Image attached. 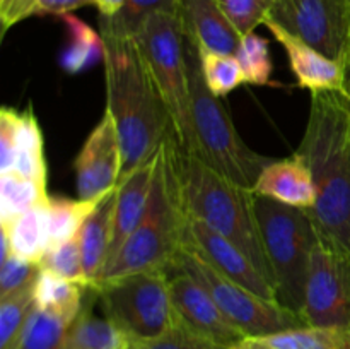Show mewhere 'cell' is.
Listing matches in <instances>:
<instances>
[{
    "label": "cell",
    "mask_w": 350,
    "mask_h": 349,
    "mask_svg": "<svg viewBox=\"0 0 350 349\" xmlns=\"http://www.w3.org/2000/svg\"><path fill=\"white\" fill-rule=\"evenodd\" d=\"M191 96V156L246 188L255 187L270 157L255 153L241 139L221 98L212 94L204 81L198 51L187 41Z\"/></svg>",
    "instance_id": "5"
},
{
    "label": "cell",
    "mask_w": 350,
    "mask_h": 349,
    "mask_svg": "<svg viewBox=\"0 0 350 349\" xmlns=\"http://www.w3.org/2000/svg\"><path fill=\"white\" fill-rule=\"evenodd\" d=\"M263 26L272 33L289 58V65L299 88L311 92L344 91L345 74L340 62L328 58L306 41L284 29L275 21L267 17Z\"/></svg>",
    "instance_id": "15"
},
{
    "label": "cell",
    "mask_w": 350,
    "mask_h": 349,
    "mask_svg": "<svg viewBox=\"0 0 350 349\" xmlns=\"http://www.w3.org/2000/svg\"><path fill=\"white\" fill-rule=\"evenodd\" d=\"M317 188L310 211L318 238L350 257V94L311 92V108L303 140L296 151Z\"/></svg>",
    "instance_id": "1"
},
{
    "label": "cell",
    "mask_w": 350,
    "mask_h": 349,
    "mask_svg": "<svg viewBox=\"0 0 350 349\" xmlns=\"http://www.w3.org/2000/svg\"><path fill=\"white\" fill-rule=\"evenodd\" d=\"M50 195L44 185L17 173L0 174V222L10 221L23 212L46 205Z\"/></svg>",
    "instance_id": "27"
},
{
    "label": "cell",
    "mask_w": 350,
    "mask_h": 349,
    "mask_svg": "<svg viewBox=\"0 0 350 349\" xmlns=\"http://www.w3.org/2000/svg\"><path fill=\"white\" fill-rule=\"evenodd\" d=\"M41 266L31 260H24L21 257L10 253L2 259L0 267V298H5L23 287L31 286L40 274Z\"/></svg>",
    "instance_id": "37"
},
{
    "label": "cell",
    "mask_w": 350,
    "mask_h": 349,
    "mask_svg": "<svg viewBox=\"0 0 350 349\" xmlns=\"http://www.w3.org/2000/svg\"><path fill=\"white\" fill-rule=\"evenodd\" d=\"M253 192L291 207L311 211L317 204V188L306 161L294 153L286 159L267 163L256 180Z\"/></svg>",
    "instance_id": "17"
},
{
    "label": "cell",
    "mask_w": 350,
    "mask_h": 349,
    "mask_svg": "<svg viewBox=\"0 0 350 349\" xmlns=\"http://www.w3.org/2000/svg\"><path fill=\"white\" fill-rule=\"evenodd\" d=\"M197 51L198 58H200L204 81L207 88L211 89L212 94H215L217 98H224V96H228L229 92H232L245 82L243 68L236 55L219 53V51L211 50H198V48Z\"/></svg>",
    "instance_id": "31"
},
{
    "label": "cell",
    "mask_w": 350,
    "mask_h": 349,
    "mask_svg": "<svg viewBox=\"0 0 350 349\" xmlns=\"http://www.w3.org/2000/svg\"><path fill=\"white\" fill-rule=\"evenodd\" d=\"M70 325L65 318L34 307L17 349H67Z\"/></svg>",
    "instance_id": "29"
},
{
    "label": "cell",
    "mask_w": 350,
    "mask_h": 349,
    "mask_svg": "<svg viewBox=\"0 0 350 349\" xmlns=\"http://www.w3.org/2000/svg\"><path fill=\"white\" fill-rule=\"evenodd\" d=\"M231 349H350V327L301 325L258 337H245Z\"/></svg>",
    "instance_id": "21"
},
{
    "label": "cell",
    "mask_w": 350,
    "mask_h": 349,
    "mask_svg": "<svg viewBox=\"0 0 350 349\" xmlns=\"http://www.w3.org/2000/svg\"><path fill=\"white\" fill-rule=\"evenodd\" d=\"M299 317L306 325L350 327V257L318 238Z\"/></svg>",
    "instance_id": "10"
},
{
    "label": "cell",
    "mask_w": 350,
    "mask_h": 349,
    "mask_svg": "<svg viewBox=\"0 0 350 349\" xmlns=\"http://www.w3.org/2000/svg\"><path fill=\"white\" fill-rule=\"evenodd\" d=\"M101 198H92V201L77 198V201H72V198L64 197H50L46 212L51 245L75 238L81 233V228L85 219H88V216L94 211V207L99 204Z\"/></svg>",
    "instance_id": "28"
},
{
    "label": "cell",
    "mask_w": 350,
    "mask_h": 349,
    "mask_svg": "<svg viewBox=\"0 0 350 349\" xmlns=\"http://www.w3.org/2000/svg\"><path fill=\"white\" fill-rule=\"evenodd\" d=\"M125 0H92V5L98 7L101 17H111L123 7Z\"/></svg>",
    "instance_id": "39"
},
{
    "label": "cell",
    "mask_w": 350,
    "mask_h": 349,
    "mask_svg": "<svg viewBox=\"0 0 350 349\" xmlns=\"http://www.w3.org/2000/svg\"><path fill=\"white\" fill-rule=\"evenodd\" d=\"M174 164L187 214L204 221L208 228L238 246L273 284L256 219L255 192L229 180L198 157L181 151L176 140Z\"/></svg>",
    "instance_id": "3"
},
{
    "label": "cell",
    "mask_w": 350,
    "mask_h": 349,
    "mask_svg": "<svg viewBox=\"0 0 350 349\" xmlns=\"http://www.w3.org/2000/svg\"><path fill=\"white\" fill-rule=\"evenodd\" d=\"M103 40L106 47L103 60L108 96L106 109L111 113L118 132L122 180L157 154L161 146L174 137V129L135 41L113 36H103Z\"/></svg>",
    "instance_id": "2"
},
{
    "label": "cell",
    "mask_w": 350,
    "mask_h": 349,
    "mask_svg": "<svg viewBox=\"0 0 350 349\" xmlns=\"http://www.w3.org/2000/svg\"><path fill=\"white\" fill-rule=\"evenodd\" d=\"M133 41L139 47L166 105L178 147L190 154L193 146L190 70L187 38L180 17L174 12L152 14L133 36Z\"/></svg>",
    "instance_id": "7"
},
{
    "label": "cell",
    "mask_w": 350,
    "mask_h": 349,
    "mask_svg": "<svg viewBox=\"0 0 350 349\" xmlns=\"http://www.w3.org/2000/svg\"><path fill=\"white\" fill-rule=\"evenodd\" d=\"M171 298L181 324L215 344L231 349L246 337L219 308L204 286L183 270L171 274Z\"/></svg>",
    "instance_id": "14"
},
{
    "label": "cell",
    "mask_w": 350,
    "mask_h": 349,
    "mask_svg": "<svg viewBox=\"0 0 350 349\" xmlns=\"http://www.w3.org/2000/svg\"><path fill=\"white\" fill-rule=\"evenodd\" d=\"M75 187L82 201L105 197L118 185L122 174V149L111 113L105 109L91 130L74 163Z\"/></svg>",
    "instance_id": "13"
},
{
    "label": "cell",
    "mask_w": 350,
    "mask_h": 349,
    "mask_svg": "<svg viewBox=\"0 0 350 349\" xmlns=\"http://www.w3.org/2000/svg\"><path fill=\"white\" fill-rule=\"evenodd\" d=\"M92 5V0H19L16 7L7 16L0 17L2 33H7L21 21L34 16H65L82 7Z\"/></svg>",
    "instance_id": "34"
},
{
    "label": "cell",
    "mask_w": 350,
    "mask_h": 349,
    "mask_svg": "<svg viewBox=\"0 0 350 349\" xmlns=\"http://www.w3.org/2000/svg\"><path fill=\"white\" fill-rule=\"evenodd\" d=\"M41 269H46L64 279L77 283L81 286L89 287L88 276L84 270V260H82L81 243H79V235L75 238L67 240V242L57 243L48 248L44 257L40 262Z\"/></svg>",
    "instance_id": "33"
},
{
    "label": "cell",
    "mask_w": 350,
    "mask_h": 349,
    "mask_svg": "<svg viewBox=\"0 0 350 349\" xmlns=\"http://www.w3.org/2000/svg\"><path fill=\"white\" fill-rule=\"evenodd\" d=\"M342 67H344V74H345V91L350 94V36H349L347 51H345V58L344 62H342Z\"/></svg>",
    "instance_id": "40"
},
{
    "label": "cell",
    "mask_w": 350,
    "mask_h": 349,
    "mask_svg": "<svg viewBox=\"0 0 350 349\" xmlns=\"http://www.w3.org/2000/svg\"><path fill=\"white\" fill-rule=\"evenodd\" d=\"M269 19L328 58L344 62L350 36V0H273Z\"/></svg>",
    "instance_id": "11"
},
{
    "label": "cell",
    "mask_w": 350,
    "mask_h": 349,
    "mask_svg": "<svg viewBox=\"0 0 350 349\" xmlns=\"http://www.w3.org/2000/svg\"><path fill=\"white\" fill-rule=\"evenodd\" d=\"M239 65L243 68L246 84L272 86L273 64L270 58L269 41L256 33L245 34L236 51Z\"/></svg>",
    "instance_id": "32"
},
{
    "label": "cell",
    "mask_w": 350,
    "mask_h": 349,
    "mask_svg": "<svg viewBox=\"0 0 350 349\" xmlns=\"http://www.w3.org/2000/svg\"><path fill=\"white\" fill-rule=\"evenodd\" d=\"M185 224L187 211L174 164V137H170L161 146L146 214L106 266L99 283L147 270L176 272L178 257L183 248Z\"/></svg>",
    "instance_id": "4"
},
{
    "label": "cell",
    "mask_w": 350,
    "mask_h": 349,
    "mask_svg": "<svg viewBox=\"0 0 350 349\" xmlns=\"http://www.w3.org/2000/svg\"><path fill=\"white\" fill-rule=\"evenodd\" d=\"M7 173H17L46 187L43 133L31 105L21 112L16 142H14L12 168Z\"/></svg>",
    "instance_id": "22"
},
{
    "label": "cell",
    "mask_w": 350,
    "mask_h": 349,
    "mask_svg": "<svg viewBox=\"0 0 350 349\" xmlns=\"http://www.w3.org/2000/svg\"><path fill=\"white\" fill-rule=\"evenodd\" d=\"M84 289L88 287L41 269L33 286L34 307L74 324L84 307Z\"/></svg>",
    "instance_id": "25"
},
{
    "label": "cell",
    "mask_w": 350,
    "mask_h": 349,
    "mask_svg": "<svg viewBox=\"0 0 350 349\" xmlns=\"http://www.w3.org/2000/svg\"><path fill=\"white\" fill-rule=\"evenodd\" d=\"M21 112L3 106L0 109V173H7L12 168L14 142H16L17 127Z\"/></svg>",
    "instance_id": "38"
},
{
    "label": "cell",
    "mask_w": 350,
    "mask_h": 349,
    "mask_svg": "<svg viewBox=\"0 0 350 349\" xmlns=\"http://www.w3.org/2000/svg\"><path fill=\"white\" fill-rule=\"evenodd\" d=\"M132 349H226L222 346L215 344L211 339L197 334L181 324L178 318L176 325L163 335L149 341H132Z\"/></svg>",
    "instance_id": "36"
},
{
    "label": "cell",
    "mask_w": 350,
    "mask_h": 349,
    "mask_svg": "<svg viewBox=\"0 0 350 349\" xmlns=\"http://www.w3.org/2000/svg\"><path fill=\"white\" fill-rule=\"evenodd\" d=\"M241 36L255 33L260 24L269 17L273 0H217Z\"/></svg>",
    "instance_id": "35"
},
{
    "label": "cell",
    "mask_w": 350,
    "mask_h": 349,
    "mask_svg": "<svg viewBox=\"0 0 350 349\" xmlns=\"http://www.w3.org/2000/svg\"><path fill=\"white\" fill-rule=\"evenodd\" d=\"M68 33V43L60 55V67L67 74H81L98 62L105 60L106 47L101 33L74 14L62 16Z\"/></svg>",
    "instance_id": "24"
},
{
    "label": "cell",
    "mask_w": 350,
    "mask_h": 349,
    "mask_svg": "<svg viewBox=\"0 0 350 349\" xmlns=\"http://www.w3.org/2000/svg\"><path fill=\"white\" fill-rule=\"evenodd\" d=\"M178 9V0H125L122 9L111 17L99 19V33L103 36L129 38L133 40L142 24L152 14L174 12Z\"/></svg>",
    "instance_id": "26"
},
{
    "label": "cell",
    "mask_w": 350,
    "mask_h": 349,
    "mask_svg": "<svg viewBox=\"0 0 350 349\" xmlns=\"http://www.w3.org/2000/svg\"><path fill=\"white\" fill-rule=\"evenodd\" d=\"M176 270H183L200 286H204L219 308L224 311L226 317L246 337L275 334L287 328L306 325L303 318L293 310L282 307L277 301L265 300L241 284L228 279L190 250L181 248Z\"/></svg>",
    "instance_id": "9"
},
{
    "label": "cell",
    "mask_w": 350,
    "mask_h": 349,
    "mask_svg": "<svg viewBox=\"0 0 350 349\" xmlns=\"http://www.w3.org/2000/svg\"><path fill=\"white\" fill-rule=\"evenodd\" d=\"M67 349H132V339L106 315H96L92 301H84L68 331Z\"/></svg>",
    "instance_id": "23"
},
{
    "label": "cell",
    "mask_w": 350,
    "mask_h": 349,
    "mask_svg": "<svg viewBox=\"0 0 350 349\" xmlns=\"http://www.w3.org/2000/svg\"><path fill=\"white\" fill-rule=\"evenodd\" d=\"M46 205L34 207L16 216L10 221L0 222L2 224V259L14 253L24 260L36 263L41 262L51 245Z\"/></svg>",
    "instance_id": "20"
},
{
    "label": "cell",
    "mask_w": 350,
    "mask_h": 349,
    "mask_svg": "<svg viewBox=\"0 0 350 349\" xmlns=\"http://www.w3.org/2000/svg\"><path fill=\"white\" fill-rule=\"evenodd\" d=\"M170 279L171 274L164 270H147L103 281L92 289L106 317L132 341H149L163 335L178 322Z\"/></svg>",
    "instance_id": "8"
},
{
    "label": "cell",
    "mask_w": 350,
    "mask_h": 349,
    "mask_svg": "<svg viewBox=\"0 0 350 349\" xmlns=\"http://www.w3.org/2000/svg\"><path fill=\"white\" fill-rule=\"evenodd\" d=\"M159 151L149 161H146L139 168H135L132 173L122 178L116 185L113 240L111 246H109L108 263L118 253V250L122 248L126 238L135 231V228L142 221L144 214H146L150 192H152L154 177H156L157 163H159Z\"/></svg>",
    "instance_id": "18"
},
{
    "label": "cell",
    "mask_w": 350,
    "mask_h": 349,
    "mask_svg": "<svg viewBox=\"0 0 350 349\" xmlns=\"http://www.w3.org/2000/svg\"><path fill=\"white\" fill-rule=\"evenodd\" d=\"M176 14L187 41L198 50L236 55L243 36L217 0H178Z\"/></svg>",
    "instance_id": "16"
},
{
    "label": "cell",
    "mask_w": 350,
    "mask_h": 349,
    "mask_svg": "<svg viewBox=\"0 0 350 349\" xmlns=\"http://www.w3.org/2000/svg\"><path fill=\"white\" fill-rule=\"evenodd\" d=\"M255 211L275 284L277 301L299 315L306 293L311 252L318 240L310 211L284 205L256 194Z\"/></svg>",
    "instance_id": "6"
},
{
    "label": "cell",
    "mask_w": 350,
    "mask_h": 349,
    "mask_svg": "<svg viewBox=\"0 0 350 349\" xmlns=\"http://www.w3.org/2000/svg\"><path fill=\"white\" fill-rule=\"evenodd\" d=\"M183 248L193 252L222 276L241 284L252 293L258 294L265 300L277 301L275 287L260 272L258 267L238 246L232 245L229 240L215 233L212 228H208L204 221L190 214H187Z\"/></svg>",
    "instance_id": "12"
},
{
    "label": "cell",
    "mask_w": 350,
    "mask_h": 349,
    "mask_svg": "<svg viewBox=\"0 0 350 349\" xmlns=\"http://www.w3.org/2000/svg\"><path fill=\"white\" fill-rule=\"evenodd\" d=\"M17 3H19V0H0V17L7 16Z\"/></svg>",
    "instance_id": "41"
},
{
    "label": "cell",
    "mask_w": 350,
    "mask_h": 349,
    "mask_svg": "<svg viewBox=\"0 0 350 349\" xmlns=\"http://www.w3.org/2000/svg\"><path fill=\"white\" fill-rule=\"evenodd\" d=\"M33 286L0 298V349H17L31 311L34 308Z\"/></svg>",
    "instance_id": "30"
},
{
    "label": "cell",
    "mask_w": 350,
    "mask_h": 349,
    "mask_svg": "<svg viewBox=\"0 0 350 349\" xmlns=\"http://www.w3.org/2000/svg\"><path fill=\"white\" fill-rule=\"evenodd\" d=\"M116 187L105 195L88 216L79 233V243L84 260V270L89 287H96L101 281L109 255L113 240V219H115Z\"/></svg>",
    "instance_id": "19"
}]
</instances>
